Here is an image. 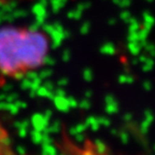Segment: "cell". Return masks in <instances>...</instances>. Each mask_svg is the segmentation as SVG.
Returning <instances> with one entry per match:
<instances>
[{"label": "cell", "mask_w": 155, "mask_h": 155, "mask_svg": "<svg viewBox=\"0 0 155 155\" xmlns=\"http://www.w3.org/2000/svg\"><path fill=\"white\" fill-rule=\"evenodd\" d=\"M48 54V41L40 32L22 28L0 30V72L18 77L40 67Z\"/></svg>", "instance_id": "1"}, {"label": "cell", "mask_w": 155, "mask_h": 155, "mask_svg": "<svg viewBox=\"0 0 155 155\" xmlns=\"http://www.w3.org/2000/svg\"><path fill=\"white\" fill-rule=\"evenodd\" d=\"M67 155H109L104 148L98 147L92 141H85L82 144L67 142L64 145Z\"/></svg>", "instance_id": "2"}]
</instances>
